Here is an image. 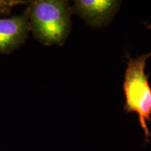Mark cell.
<instances>
[{"instance_id":"6da1fadb","label":"cell","mask_w":151,"mask_h":151,"mask_svg":"<svg viewBox=\"0 0 151 151\" xmlns=\"http://www.w3.org/2000/svg\"><path fill=\"white\" fill-rule=\"evenodd\" d=\"M30 31L45 46H62L71 28L72 8L67 1L37 0L27 7Z\"/></svg>"},{"instance_id":"7a4b0ae2","label":"cell","mask_w":151,"mask_h":151,"mask_svg":"<svg viewBox=\"0 0 151 151\" xmlns=\"http://www.w3.org/2000/svg\"><path fill=\"white\" fill-rule=\"evenodd\" d=\"M151 56V52L132 58L128 54L127 67L124 72L123 92L125 102V113H136L145 135V141L149 142L150 132L148 122H151V87L149 84V75L145 72L146 61Z\"/></svg>"},{"instance_id":"3957f363","label":"cell","mask_w":151,"mask_h":151,"mask_svg":"<svg viewBox=\"0 0 151 151\" xmlns=\"http://www.w3.org/2000/svg\"><path fill=\"white\" fill-rule=\"evenodd\" d=\"M30 31L27 9L23 14L0 18V53L10 54L22 46Z\"/></svg>"},{"instance_id":"277c9868","label":"cell","mask_w":151,"mask_h":151,"mask_svg":"<svg viewBox=\"0 0 151 151\" xmlns=\"http://www.w3.org/2000/svg\"><path fill=\"white\" fill-rule=\"evenodd\" d=\"M120 1L113 0H76L72 11L94 27H101L112 20Z\"/></svg>"},{"instance_id":"5b68a950","label":"cell","mask_w":151,"mask_h":151,"mask_svg":"<svg viewBox=\"0 0 151 151\" xmlns=\"http://www.w3.org/2000/svg\"><path fill=\"white\" fill-rule=\"evenodd\" d=\"M27 2L18 0H0V15L8 14L13 7Z\"/></svg>"}]
</instances>
